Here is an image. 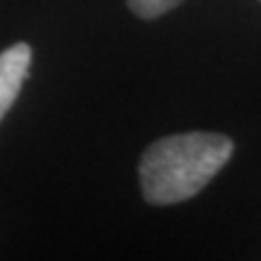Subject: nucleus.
I'll use <instances>...</instances> for the list:
<instances>
[{"instance_id": "2", "label": "nucleus", "mask_w": 261, "mask_h": 261, "mask_svg": "<svg viewBox=\"0 0 261 261\" xmlns=\"http://www.w3.org/2000/svg\"><path fill=\"white\" fill-rule=\"evenodd\" d=\"M29 63H32L29 44H15L0 54V121L17 99L19 90L27 80Z\"/></svg>"}, {"instance_id": "1", "label": "nucleus", "mask_w": 261, "mask_h": 261, "mask_svg": "<svg viewBox=\"0 0 261 261\" xmlns=\"http://www.w3.org/2000/svg\"><path fill=\"white\" fill-rule=\"evenodd\" d=\"M232 140L223 133H177L143 152L140 189L152 205H174L196 196L232 158Z\"/></svg>"}, {"instance_id": "3", "label": "nucleus", "mask_w": 261, "mask_h": 261, "mask_svg": "<svg viewBox=\"0 0 261 261\" xmlns=\"http://www.w3.org/2000/svg\"><path fill=\"white\" fill-rule=\"evenodd\" d=\"M181 3L184 0H128V8L143 19H158Z\"/></svg>"}]
</instances>
